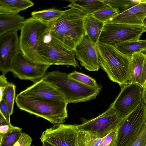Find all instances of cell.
Wrapping results in <instances>:
<instances>
[{
  "label": "cell",
  "instance_id": "1",
  "mask_svg": "<svg viewBox=\"0 0 146 146\" xmlns=\"http://www.w3.org/2000/svg\"><path fill=\"white\" fill-rule=\"evenodd\" d=\"M86 15L74 8L64 11L56 20L47 24L46 30L52 37L75 50L86 35L84 21Z\"/></svg>",
  "mask_w": 146,
  "mask_h": 146
},
{
  "label": "cell",
  "instance_id": "2",
  "mask_svg": "<svg viewBox=\"0 0 146 146\" xmlns=\"http://www.w3.org/2000/svg\"><path fill=\"white\" fill-rule=\"evenodd\" d=\"M97 49L100 67L109 79L117 83L121 89L129 84L131 56L106 44H98Z\"/></svg>",
  "mask_w": 146,
  "mask_h": 146
},
{
  "label": "cell",
  "instance_id": "3",
  "mask_svg": "<svg viewBox=\"0 0 146 146\" xmlns=\"http://www.w3.org/2000/svg\"><path fill=\"white\" fill-rule=\"evenodd\" d=\"M59 91L68 104L85 102L99 94L102 86H87L68 77V74L59 71L46 73L43 78Z\"/></svg>",
  "mask_w": 146,
  "mask_h": 146
},
{
  "label": "cell",
  "instance_id": "4",
  "mask_svg": "<svg viewBox=\"0 0 146 146\" xmlns=\"http://www.w3.org/2000/svg\"><path fill=\"white\" fill-rule=\"evenodd\" d=\"M15 102L20 110L43 118L54 125L63 123L68 117V104L65 101L30 98L18 94Z\"/></svg>",
  "mask_w": 146,
  "mask_h": 146
},
{
  "label": "cell",
  "instance_id": "5",
  "mask_svg": "<svg viewBox=\"0 0 146 146\" xmlns=\"http://www.w3.org/2000/svg\"><path fill=\"white\" fill-rule=\"evenodd\" d=\"M38 52L42 64L79 67L74 50L51 36L46 28L40 38Z\"/></svg>",
  "mask_w": 146,
  "mask_h": 146
},
{
  "label": "cell",
  "instance_id": "6",
  "mask_svg": "<svg viewBox=\"0 0 146 146\" xmlns=\"http://www.w3.org/2000/svg\"><path fill=\"white\" fill-rule=\"evenodd\" d=\"M47 25V24L32 17L25 20L20 30V50L31 62L42 64L38 47L41 36Z\"/></svg>",
  "mask_w": 146,
  "mask_h": 146
},
{
  "label": "cell",
  "instance_id": "7",
  "mask_svg": "<svg viewBox=\"0 0 146 146\" xmlns=\"http://www.w3.org/2000/svg\"><path fill=\"white\" fill-rule=\"evenodd\" d=\"M146 122V107L141 103L132 112L122 118L115 146H130Z\"/></svg>",
  "mask_w": 146,
  "mask_h": 146
},
{
  "label": "cell",
  "instance_id": "8",
  "mask_svg": "<svg viewBox=\"0 0 146 146\" xmlns=\"http://www.w3.org/2000/svg\"><path fill=\"white\" fill-rule=\"evenodd\" d=\"M145 32L146 29L143 25L115 23L104 24L98 44H104L114 46L125 42L140 39Z\"/></svg>",
  "mask_w": 146,
  "mask_h": 146
},
{
  "label": "cell",
  "instance_id": "9",
  "mask_svg": "<svg viewBox=\"0 0 146 146\" xmlns=\"http://www.w3.org/2000/svg\"><path fill=\"white\" fill-rule=\"evenodd\" d=\"M121 118L110 106L106 111L94 118L87 119L83 118L82 123L76 124V127L78 130L95 133L102 138L118 128Z\"/></svg>",
  "mask_w": 146,
  "mask_h": 146
},
{
  "label": "cell",
  "instance_id": "10",
  "mask_svg": "<svg viewBox=\"0 0 146 146\" xmlns=\"http://www.w3.org/2000/svg\"><path fill=\"white\" fill-rule=\"evenodd\" d=\"M50 65L34 63L29 60L20 51L14 59L10 72L21 80L35 83L42 79Z\"/></svg>",
  "mask_w": 146,
  "mask_h": 146
},
{
  "label": "cell",
  "instance_id": "11",
  "mask_svg": "<svg viewBox=\"0 0 146 146\" xmlns=\"http://www.w3.org/2000/svg\"><path fill=\"white\" fill-rule=\"evenodd\" d=\"M143 88L134 83L129 84L121 91L111 106L123 118L134 111L142 102L141 94Z\"/></svg>",
  "mask_w": 146,
  "mask_h": 146
},
{
  "label": "cell",
  "instance_id": "12",
  "mask_svg": "<svg viewBox=\"0 0 146 146\" xmlns=\"http://www.w3.org/2000/svg\"><path fill=\"white\" fill-rule=\"evenodd\" d=\"M76 124H56L46 129L40 139L55 146H76Z\"/></svg>",
  "mask_w": 146,
  "mask_h": 146
},
{
  "label": "cell",
  "instance_id": "13",
  "mask_svg": "<svg viewBox=\"0 0 146 146\" xmlns=\"http://www.w3.org/2000/svg\"><path fill=\"white\" fill-rule=\"evenodd\" d=\"M20 51L18 31H11L0 36V70L2 74L10 72L12 63Z\"/></svg>",
  "mask_w": 146,
  "mask_h": 146
},
{
  "label": "cell",
  "instance_id": "14",
  "mask_svg": "<svg viewBox=\"0 0 146 146\" xmlns=\"http://www.w3.org/2000/svg\"><path fill=\"white\" fill-rule=\"evenodd\" d=\"M97 45L85 35L74 50L75 56L81 66L89 71H98L100 68Z\"/></svg>",
  "mask_w": 146,
  "mask_h": 146
},
{
  "label": "cell",
  "instance_id": "15",
  "mask_svg": "<svg viewBox=\"0 0 146 146\" xmlns=\"http://www.w3.org/2000/svg\"><path fill=\"white\" fill-rule=\"evenodd\" d=\"M19 94L30 98L66 101L59 91L43 79L33 83Z\"/></svg>",
  "mask_w": 146,
  "mask_h": 146
},
{
  "label": "cell",
  "instance_id": "16",
  "mask_svg": "<svg viewBox=\"0 0 146 146\" xmlns=\"http://www.w3.org/2000/svg\"><path fill=\"white\" fill-rule=\"evenodd\" d=\"M118 128L102 138L95 133L77 130L76 146H115Z\"/></svg>",
  "mask_w": 146,
  "mask_h": 146
},
{
  "label": "cell",
  "instance_id": "17",
  "mask_svg": "<svg viewBox=\"0 0 146 146\" xmlns=\"http://www.w3.org/2000/svg\"><path fill=\"white\" fill-rule=\"evenodd\" d=\"M146 17V0H143L104 24L115 23L143 26V21Z\"/></svg>",
  "mask_w": 146,
  "mask_h": 146
},
{
  "label": "cell",
  "instance_id": "18",
  "mask_svg": "<svg viewBox=\"0 0 146 146\" xmlns=\"http://www.w3.org/2000/svg\"><path fill=\"white\" fill-rule=\"evenodd\" d=\"M139 85L143 88L146 84V54L141 52L131 57L129 84Z\"/></svg>",
  "mask_w": 146,
  "mask_h": 146
},
{
  "label": "cell",
  "instance_id": "19",
  "mask_svg": "<svg viewBox=\"0 0 146 146\" xmlns=\"http://www.w3.org/2000/svg\"><path fill=\"white\" fill-rule=\"evenodd\" d=\"M24 17L19 14H0V36L9 32L21 30Z\"/></svg>",
  "mask_w": 146,
  "mask_h": 146
},
{
  "label": "cell",
  "instance_id": "20",
  "mask_svg": "<svg viewBox=\"0 0 146 146\" xmlns=\"http://www.w3.org/2000/svg\"><path fill=\"white\" fill-rule=\"evenodd\" d=\"M104 25V23L98 20L92 14L85 15L84 27L86 35L94 43L97 44Z\"/></svg>",
  "mask_w": 146,
  "mask_h": 146
},
{
  "label": "cell",
  "instance_id": "21",
  "mask_svg": "<svg viewBox=\"0 0 146 146\" xmlns=\"http://www.w3.org/2000/svg\"><path fill=\"white\" fill-rule=\"evenodd\" d=\"M34 5L29 0H0V14H18Z\"/></svg>",
  "mask_w": 146,
  "mask_h": 146
},
{
  "label": "cell",
  "instance_id": "22",
  "mask_svg": "<svg viewBox=\"0 0 146 146\" xmlns=\"http://www.w3.org/2000/svg\"><path fill=\"white\" fill-rule=\"evenodd\" d=\"M69 1L71 3L67 7L76 9L86 15L92 14L107 5L102 0H74Z\"/></svg>",
  "mask_w": 146,
  "mask_h": 146
},
{
  "label": "cell",
  "instance_id": "23",
  "mask_svg": "<svg viewBox=\"0 0 146 146\" xmlns=\"http://www.w3.org/2000/svg\"><path fill=\"white\" fill-rule=\"evenodd\" d=\"M113 46L123 54L131 56L134 54L143 52L146 49V39L127 41Z\"/></svg>",
  "mask_w": 146,
  "mask_h": 146
},
{
  "label": "cell",
  "instance_id": "24",
  "mask_svg": "<svg viewBox=\"0 0 146 146\" xmlns=\"http://www.w3.org/2000/svg\"><path fill=\"white\" fill-rule=\"evenodd\" d=\"M64 12V11L52 8L34 11L31 12V15L32 17L48 24L58 19Z\"/></svg>",
  "mask_w": 146,
  "mask_h": 146
},
{
  "label": "cell",
  "instance_id": "25",
  "mask_svg": "<svg viewBox=\"0 0 146 146\" xmlns=\"http://www.w3.org/2000/svg\"><path fill=\"white\" fill-rule=\"evenodd\" d=\"M22 129L12 126L6 133L0 135V146H14L19 139Z\"/></svg>",
  "mask_w": 146,
  "mask_h": 146
},
{
  "label": "cell",
  "instance_id": "26",
  "mask_svg": "<svg viewBox=\"0 0 146 146\" xmlns=\"http://www.w3.org/2000/svg\"><path fill=\"white\" fill-rule=\"evenodd\" d=\"M107 5L116 9L119 14L132 8L143 0H102Z\"/></svg>",
  "mask_w": 146,
  "mask_h": 146
},
{
  "label": "cell",
  "instance_id": "27",
  "mask_svg": "<svg viewBox=\"0 0 146 146\" xmlns=\"http://www.w3.org/2000/svg\"><path fill=\"white\" fill-rule=\"evenodd\" d=\"M119 14V12L117 9L107 5L94 12L92 15L98 20L105 23Z\"/></svg>",
  "mask_w": 146,
  "mask_h": 146
},
{
  "label": "cell",
  "instance_id": "28",
  "mask_svg": "<svg viewBox=\"0 0 146 146\" xmlns=\"http://www.w3.org/2000/svg\"><path fill=\"white\" fill-rule=\"evenodd\" d=\"M16 87L14 84L9 82L5 89L3 96V100L7 107L11 115L13 112Z\"/></svg>",
  "mask_w": 146,
  "mask_h": 146
},
{
  "label": "cell",
  "instance_id": "29",
  "mask_svg": "<svg viewBox=\"0 0 146 146\" xmlns=\"http://www.w3.org/2000/svg\"><path fill=\"white\" fill-rule=\"evenodd\" d=\"M68 76L71 79L88 86L97 88L100 86L94 78L76 71L68 74Z\"/></svg>",
  "mask_w": 146,
  "mask_h": 146
},
{
  "label": "cell",
  "instance_id": "30",
  "mask_svg": "<svg viewBox=\"0 0 146 146\" xmlns=\"http://www.w3.org/2000/svg\"><path fill=\"white\" fill-rule=\"evenodd\" d=\"M146 145V122L143 127L136 140L130 146H145Z\"/></svg>",
  "mask_w": 146,
  "mask_h": 146
},
{
  "label": "cell",
  "instance_id": "31",
  "mask_svg": "<svg viewBox=\"0 0 146 146\" xmlns=\"http://www.w3.org/2000/svg\"><path fill=\"white\" fill-rule=\"evenodd\" d=\"M32 140L28 134L22 132L19 139L14 146H31Z\"/></svg>",
  "mask_w": 146,
  "mask_h": 146
},
{
  "label": "cell",
  "instance_id": "32",
  "mask_svg": "<svg viewBox=\"0 0 146 146\" xmlns=\"http://www.w3.org/2000/svg\"><path fill=\"white\" fill-rule=\"evenodd\" d=\"M0 115L2 116L10 125H12L10 122L11 115L3 100L0 102Z\"/></svg>",
  "mask_w": 146,
  "mask_h": 146
},
{
  "label": "cell",
  "instance_id": "33",
  "mask_svg": "<svg viewBox=\"0 0 146 146\" xmlns=\"http://www.w3.org/2000/svg\"><path fill=\"white\" fill-rule=\"evenodd\" d=\"M5 75L2 74L0 76V102L3 100L4 92L9 82Z\"/></svg>",
  "mask_w": 146,
  "mask_h": 146
},
{
  "label": "cell",
  "instance_id": "34",
  "mask_svg": "<svg viewBox=\"0 0 146 146\" xmlns=\"http://www.w3.org/2000/svg\"><path fill=\"white\" fill-rule=\"evenodd\" d=\"M12 126L10 125L7 121L0 115V135L7 133Z\"/></svg>",
  "mask_w": 146,
  "mask_h": 146
},
{
  "label": "cell",
  "instance_id": "35",
  "mask_svg": "<svg viewBox=\"0 0 146 146\" xmlns=\"http://www.w3.org/2000/svg\"><path fill=\"white\" fill-rule=\"evenodd\" d=\"M141 96L142 102L146 107V84L143 88Z\"/></svg>",
  "mask_w": 146,
  "mask_h": 146
},
{
  "label": "cell",
  "instance_id": "36",
  "mask_svg": "<svg viewBox=\"0 0 146 146\" xmlns=\"http://www.w3.org/2000/svg\"><path fill=\"white\" fill-rule=\"evenodd\" d=\"M41 143L42 146H55L45 141H43Z\"/></svg>",
  "mask_w": 146,
  "mask_h": 146
},
{
  "label": "cell",
  "instance_id": "37",
  "mask_svg": "<svg viewBox=\"0 0 146 146\" xmlns=\"http://www.w3.org/2000/svg\"><path fill=\"white\" fill-rule=\"evenodd\" d=\"M143 26L146 29V17L145 19L143 21Z\"/></svg>",
  "mask_w": 146,
  "mask_h": 146
},
{
  "label": "cell",
  "instance_id": "38",
  "mask_svg": "<svg viewBox=\"0 0 146 146\" xmlns=\"http://www.w3.org/2000/svg\"><path fill=\"white\" fill-rule=\"evenodd\" d=\"M146 54V49L144 50L143 52Z\"/></svg>",
  "mask_w": 146,
  "mask_h": 146
},
{
  "label": "cell",
  "instance_id": "39",
  "mask_svg": "<svg viewBox=\"0 0 146 146\" xmlns=\"http://www.w3.org/2000/svg\"></svg>",
  "mask_w": 146,
  "mask_h": 146
},
{
  "label": "cell",
  "instance_id": "40",
  "mask_svg": "<svg viewBox=\"0 0 146 146\" xmlns=\"http://www.w3.org/2000/svg\"><path fill=\"white\" fill-rule=\"evenodd\" d=\"M145 146H146V145H145Z\"/></svg>",
  "mask_w": 146,
  "mask_h": 146
}]
</instances>
